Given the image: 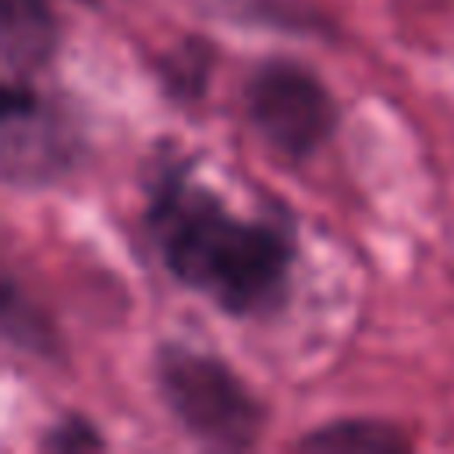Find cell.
Listing matches in <instances>:
<instances>
[{"label":"cell","instance_id":"7","mask_svg":"<svg viewBox=\"0 0 454 454\" xmlns=\"http://www.w3.org/2000/svg\"><path fill=\"white\" fill-rule=\"evenodd\" d=\"M298 450L309 454H408L415 443L411 436L390 422V419H372V415H348L323 422L298 436Z\"/></svg>","mask_w":454,"mask_h":454},{"label":"cell","instance_id":"8","mask_svg":"<svg viewBox=\"0 0 454 454\" xmlns=\"http://www.w3.org/2000/svg\"><path fill=\"white\" fill-rule=\"evenodd\" d=\"M0 323H4L7 348L21 351L28 358H43V362H53L60 355V333H57L53 319L21 291V284H18L14 273L4 277Z\"/></svg>","mask_w":454,"mask_h":454},{"label":"cell","instance_id":"5","mask_svg":"<svg viewBox=\"0 0 454 454\" xmlns=\"http://www.w3.org/2000/svg\"><path fill=\"white\" fill-rule=\"evenodd\" d=\"M60 28L50 0H4V78H35L50 67Z\"/></svg>","mask_w":454,"mask_h":454},{"label":"cell","instance_id":"1","mask_svg":"<svg viewBox=\"0 0 454 454\" xmlns=\"http://www.w3.org/2000/svg\"><path fill=\"white\" fill-rule=\"evenodd\" d=\"M142 234L160 266L231 319H270L291 298L298 220L284 202L238 216L195 174V156L160 138L142 163Z\"/></svg>","mask_w":454,"mask_h":454},{"label":"cell","instance_id":"10","mask_svg":"<svg viewBox=\"0 0 454 454\" xmlns=\"http://www.w3.org/2000/svg\"><path fill=\"white\" fill-rule=\"evenodd\" d=\"M78 4H96V0H78Z\"/></svg>","mask_w":454,"mask_h":454},{"label":"cell","instance_id":"6","mask_svg":"<svg viewBox=\"0 0 454 454\" xmlns=\"http://www.w3.org/2000/svg\"><path fill=\"white\" fill-rule=\"evenodd\" d=\"M216 57H220V50L209 35H199V32L181 35L170 50H163L153 60V78H156L163 99H170L181 110L199 106L209 92Z\"/></svg>","mask_w":454,"mask_h":454},{"label":"cell","instance_id":"9","mask_svg":"<svg viewBox=\"0 0 454 454\" xmlns=\"http://www.w3.org/2000/svg\"><path fill=\"white\" fill-rule=\"evenodd\" d=\"M43 454H96L106 450V436L99 426L82 411H64L57 422L46 426V433L35 443Z\"/></svg>","mask_w":454,"mask_h":454},{"label":"cell","instance_id":"2","mask_svg":"<svg viewBox=\"0 0 454 454\" xmlns=\"http://www.w3.org/2000/svg\"><path fill=\"white\" fill-rule=\"evenodd\" d=\"M153 383L184 436L209 450H252L266 433V404L213 351L163 340L153 351Z\"/></svg>","mask_w":454,"mask_h":454},{"label":"cell","instance_id":"3","mask_svg":"<svg viewBox=\"0 0 454 454\" xmlns=\"http://www.w3.org/2000/svg\"><path fill=\"white\" fill-rule=\"evenodd\" d=\"M89 138L82 117L35 78H4L0 174L11 192H46L82 170Z\"/></svg>","mask_w":454,"mask_h":454},{"label":"cell","instance_id":"4","mask_svg":"<svg viewBox=\"0 0 454 454\" xmlns=\"http://www.w3.org/2000/svg\"><path fill=\"white\" fill-rule=\"evenodd\" d=\"M241 103L262 145L287 163L312 160L340 124V106L326 82L291 57L259 60L245 78Z\"/></svg>","mask_w":454,"mask_h":454}]
</instances>
